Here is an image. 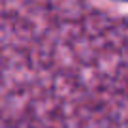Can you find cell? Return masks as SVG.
<instances>
[{"mask_svg": "<svg viewBox=\"0 0 128 128\" xmlns=\"http://www.w3.org/2000/svg\"><path fill=\"white\" fill-rule=\"evenodd\" d=\"M111 2H117V4H126L128 6V0H111Z\"/></svg>", "mask_w": 128, "mask_h": 128, "instance_id": "6da1fadb", "label": "cell"}]
</instances>
